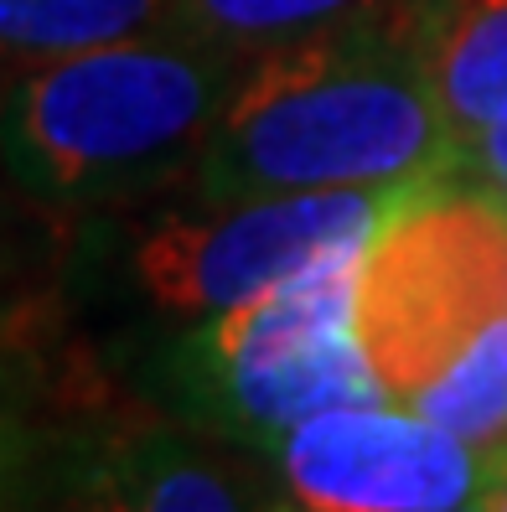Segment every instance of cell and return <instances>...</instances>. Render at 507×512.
Segmentation results:
<instances>
[{"label":"cell","instance_id":"cell-1","mask_svg":"<svg viewBox=\"0 0 507 512\" xmlns=\"http://www.w3.org/2000/svg\"><path fill=\"white\" fill-rule=\"evenodd\" d=\"M192 171L202 202L451 182L461 140L425 47L363 16L249 57Z\"/></svg>","mask_w":507,"mask_h":512},{"label":"cell","instance_id":"cell-2","mask_svg":"<svg viewBox=\"0 0 507 512\" xmlns=\"http://www.w3.org/2000/svg\"><path fill=\"white\" fill-rule=\"evenodd\" d=\"M249 57L187 26L26 68L21 150L57 192H114L197 166Z\"/></svg>","mask_w":507,"mask_h":512},{"label":"cell","instance_id":"cell-3","mask_svg":"<svg viewBox=\"0 0 507 512\" xmlns=\"http://www.w3.org/2000/svg\"><path fill=\"white\" fill-rule=\"evenodd\" d=\"M368 249H337L285 285L207 316L182 347V394L223 435L275 450L306 419L389 399L357 331Z\"/></svg>","mask_w":507,"mask_h":512},{"label":"cell","instance_id":"cell-4","mask_svg":"<svg viewBox=\"0 0 507 512\" xmlns=\"http://www.w3.org/2000/svg\"><path fill=\"white\" fill-rule=\"evenodd\" d=\"M507 316V202L492 192L414 197L363 254L357 331L394 404L425 388Z\"/></svg>","mask_w":507,"mask_h":512},{"label":"cell","instance_id":"cell-5","mask_svg":"<svg viewBox=\"0 0 507 512\" xmlns=\"http://www.w3.org/2000/svg\"><path fill=\"white\" fill-rule=\"evenodd\" d=\"M430 187L440 182L207 202L202 218H166L140 233L135 280L171 316H218L337 249H368L383 223H394Z\"/></svg>","mask_w":507,"mask_h":512},{"label":"cell","instance_id":"cell-6","mask_svg":"<svg viewBox=\"0 0 507 512\" xmlns=\"http://www.w3.org/2000/svg\"><path fill=\"white\" fill-rule=\"evenodd\" d=\"M290 512H456L492 461L394 399L342 404L275 445Z\"/></svg>","mask_w":507,"mask_h":512},{"label":"cell","instance_id":"cell-7","mask_svg":"<svg viewBox=\"0 0 507 512\" xmlns=\"http://www.w3.org/2000/svg\"><path fill=\"white\" fill-rule=\"evenodd\" d=\"M47 512H290L285 502H259L228 466L166 430H125L57 476Z\"/></svg>","mask_w":507,"mask_h":512},{"label":"cell","instance_id":"cell-8","mask_svg":"<svg viewBox=\"0 0 507 512\" xmlns=\"http://www.w3.org/2000/svg\"><path fill=\"white\" fill-rule=\"evenodd\" d=\"M425 57L461 145L507 119V0H445Z\"/></svg>","mask_w":507,"mask_h":512},{"label":"cell","instance_id":"cell-9","mask_svg":"<svg viewBox=\"0 0 507 512\" xmlns=\"http://www.w3.org/2000/svg\"><path fill=\"white\" fill-rule=\"evenodd\" d=\"M176 6L182 0H0V37L11 63L42 68L57 57L171 32Z\"/></svg>","mask_w":507,"mask_h":512},{"label":"cell","instance_id":"cell-10","mask_svg":"<svg viewBox=\"0 0 507 512\" xmlns=\"http://www.w3.org/2000/svg\"><path fill=\"white\" fill-rule=\"evenodd\" d=\"M404 409L435 419L440 430L482 450L487 461H502L507 456V316Z\"/></svg>","mask_w":507,"mask_h":512},{"label":"cell","instance_id":"cell-11","mask_svg":"<svg viewBox=\"0 0 507 512\" xmlns=\"http://www.w3.org/2000/svg\"><path fill=\"white\" fill-rule=\"evenodd\" d=\"M373 6L378 0H182L176 26H187L207 42H223L244 57H259L270 47L363 21Z\"/></svg>","mask_w":507,"mask_h":512},{"label":"cell","instance_id":"cell-12","mask_svg":"<svg viewBox=\"0 0 507 512\" xmlns=\"http://www.w3.org/2000/svg\"><path fill=\"white\" fill-rule=\"evenodd\" d=\"M461 171H471L482 192L507 202V119L492 125V130H482V135H471L461 145Z\"/></svg>","mask_w":507,"mask_h":512},{"label":"cell","instance_id":"cell-13","mask_svg":"<svg viewBox=\"0 0 507 512\" xmlns=\"http://www.w3.org/2000/svg\"><path fill=\"white\" fill-rule=\"evenodd\" d=\"M482 507L487 512H507V456L492 461V476H487V487H482Z\"/></svg>","mask_w":507,"mask_h":512},{"label":"cell","instance_id":"cell-14","mask_svg":"<svg viewBox=\"0 0 507 512\" xmlns=\"http://www.w3.org/2000/svg\"><path fill=\"white\" fill-rule=\"evenodd\" d=\"M456 512H487V507H482V497H476V502H466V507H456Z\"/></svg>","mask_w":507,"mask_h":512}]
</instances>
